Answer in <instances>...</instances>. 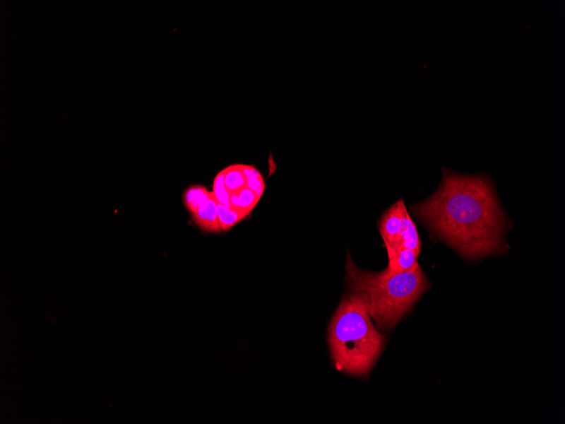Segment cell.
<instances>
[{
  "label": "cell",
  "mask_w": 565,
  "mask_h": 424,
  "mask_svg": "<svg viewBox=\"0 0 565 424\" xmlns=\"http://www.w3.org/2000/svg\"><path fill=\"white\" fill-rule=\"evenodd\" d=\"M211 192L202 185H192L183 192L182 200L188 212H195L196 209L206 201Z\"/></svg>",
  "instance_id": "ba28073f"
},
{
  "label": "cell",
  "mask_w": 565,
  "mask_h": 424,
  "mask_svg": "<svg viewBox=\"0 0 565 424\" xmlns=\"http://www.w3.org/2000/svg\"><path fill=\"white\" fill-rule=\"evenodd\" d=\"M225 184L229 194L238 192L248 187L247 179L244 173L243 165H234L225 169Z\"/></svg>",
  "instance_id": "9c48e42d"
},
{
  "label": "cell",
  "mask_w": 565,
  "mask_h": 424,
  "mask_svg": "<svg viewBox=\"0 0 565 424\" xmlns=\"http://www.w3.org/2000/svg\"><path fill=\"white\" fill-rule=\"evenodd\" d=\"M418 256L417 252L410 249L388 252V269L393 273L412 271L420 266L417 262Z\"/></svg>",
  "instance_id": "8992f818"
},
{
  "label": "cell",
  "mask_w": 565,
  "mask_h": 424,
  "mask_svg": "<svg viewBox=\"0 0 565 424\" xmlns=\"http://www.w3.org/2000/svg\"><path fill=\"white\" fill-rule=\"evenodd\" d=\"M384 341L372 324L361 295L352 291L346 295L328 329L329 348L338 370L350 375H367L379 357Z\"/></svg>",
  "instance_id": "3957f363"
},
{
  "label": "cell",
  "mask_w": 565,
  "mask_h": 424,
  "mask_svg": "<svg viewBox=\"0 0 565 424\" xmlns=\"http://www.w3.org/2000/svg\"><path fill=\"white\" fill-rule=\"evenodd\" d=\"M261 198L249 187L230 194V208L246 217L254 211Z\"/></svg>",
  "instance_id": "52a82bcc"
},
{
  "label": "cell",
  "mask_w": 565,
  "mask_h": 424,
  "mask_svg": "<svg viewBox=\"0 0 565 424\" xmlns=\"http://www.w3.org/2000/svg\"><path fill=\"white\" fill-rule=\"evenodd\" d=\"M412 211L465 258L477 259L504 252L507 223L493 183L485 175L443 169V179L429 199Z\"/></svg>",
  "instance_id": "6da1fadb"
},
{
  "label": "cell",
  "mask_w": 565,
  "mask_h": 424,
  "mask_svg": "<svg viewBox=\"0 0 565 424\" xmlns=\"http://www.w3.org/2000/svg\"><path fill=\"white\" fill-rule=\"evenodd\" d=\"M379 228L387 252L410 249L420 254L421 240L403 200L398 201L385 211Z\"/></svg>",
  "instance_id": "277c9868"
},
{
  "label": "cell",
  "mask_w": 565,
  "mask_h": 424,
  "mask_svg": "<svg viewBox=\"0 0 565 424\" xmlns=\"http://www.w3.org/2000/svg\"><path fill=\"white\" fill-rule=\"evenodd\" d=\"M191 217L194 224L205 232H222L217 212V201L212 192L209 198L195 212L191 213Z\"/></svg>",
  "instance_id": "5b68a950"
},
{
  "label": "cell",
  "mask_w": 565,
  "mask_h": 424,
  "mask_svg": "<svg viewBox=\"0 0 565 424\" xmlns=\"http://www.w3.org/2000/svg\"><path fill=\"white\" fill-rule=\"evenodd\" d=\"M345 269L349 288L361 295L371 318L383 329L395 327L429 288L421 266L410 272L393 273L387 268L374 273L358 268L348 255Z\"/></svg>",
  "instance_id": "7a4b0ae2"
},
{
  "label": "cell",
  "mask_w": 565,
  "mask_h": 424,
  "mask_svg": "<svg viewBox=\"0 0 565 424\" xmlns=\"http://www.w3.org/2000/svg\"><path fill=\"white\" fill-rule=\"evenodd\" d=\"M217 212L222 232H226L233 228L235 225L246 218L243 214L226 208L224 205L218 203H217Z\"/></svg>",
  "instance_id": "30bf717a"
},
{
  "label": "cell",
  "mask_w": 565,
  "mask_h": 424,
  "mask_svg": "<svg viewBox=\"0 0 565 424\" xmlns=\"http://www.w3.org/2000/svg\"><path fill=\"white\" fill-rule=\"evenodd\" d=\"M225 171L222 170L216 175L215 179H214L213 191L212 194L214 198H215L217 203L221 204L226 208H230V194L225 184Z\"/></svg>",
  "instance_id": "8fae6325"
}]
</instances>
